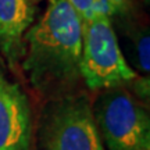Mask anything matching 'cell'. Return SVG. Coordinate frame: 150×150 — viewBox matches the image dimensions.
<instances>
[{
  "mask_svg": "<svg viewBox=\"0 0 150 150\" xmlns=\"http://www.w3.org/2000/svg\"><path fill=\"white\" fill-rule=\"evenodd\" d=\"M135 45H136L135 56L138 59V64L147 76L149 75V33L142 32L139 38L135 40Z\"/></svg>",
  "mask_w": 150,
  "mask_h": 150,
  "instance_id": "cell-7",
  "label": "cell"
},
{
  "mask_svg": "<svg viewBox=\"0 0 150 150\" xmlns=\"http://www.w3.org/2000/svg\"><path fill=\"white\" fill-rule=\"evenodd\" d=\"M32 111L25 92L0 67V150H31Z\"/></svg>",
  "mask_w": 150,
  "mask_h": 150,
  "instance_id": "cell-5",
  "label": "cell"
},
{
  "mask_svg": "<svg viewBox=\"0 0 150 150\" xmlns=\"http://www.w3.org/2000/svg\"><path fill=\"white\" fill-rule=\"evenodd\" d=\"M71 4V7L75 10V13L79 16L82 25H85L95 17L93 11V3L95 0H67Z\"/></svg>",
  "mask_w": 150,
  "mask_h": 150,
  "instance_id": "cell-8",
  "label": "cell"
},
{
  "mask_svg": "<svg viewBox=\"0 0 150 150\" xmlns=\"http://www.w3.org/2000/svg\"><path fill=\"white\" fill-rule=\"evenodd\" d=\"M93 11H95V16H103L111 20L112 17L118 14L117 8L108 1V0H95L93 3Z\"/></svg>",
  "mask_w": 150,
  "mask_h": 150,
  "instance_id": "cell-9",
  "label": "cell"
},
{
  "mask_svg": "<svg viewBox=\"0 0 150 150\" xmlns=\"http://www.w3.org/2000/svg\"><path fill=\"white\" fill-rule=\"evenodd\" d=\"M39 150H104L93 110L85 97L70 96L45 108Z\"/></svg>",
  "mask_w": 150,
  "mask_h": 150,
  "instance_id": "cell-4",
  "label": "cell"
},
{
  "mask_svg": "<svg viewBox=\"0 0 150 150\" xmlns=\"http://www.w3.org/2000/svg\"><path fill=\"white\" fill-rule=\"evenodd\" d=\"M115 8H117L118 13H122L128 8V4H129V0H108Z\"/></svg>",
  "mask_w": 150,
  "mask_h": 150,
  "instance_id": "cell-10",
  "label": "cell"
},
{
  "mask_svg": "<svg viewBox=\"0 0 150 150\" xmlns=\"http://www.w3.org/2000/svg\"><path fill=\"white\" fill-rule=\"evenodd\" d=\"M92 110L107 150H150L149 114L129 92L107 89Z\"/></svg>",
  "mask_w": 150,
  "mask_h": 150,
  "instance_id": "cell-3",
  "label": "cell"
},
{
  "mask_svg": "<svg viewBox=\"0 0 150 150\" xmlns=\"http://www.w3.org/2000/svg\"><path fill=\"white\" fill-rule=\"evenodd\" d=\"M35 0H0V52L10 67L24 53V36L35 20Z\"/></svg>",
  "mask_w": 150,
  "mask_h": 150,
  "instance_id": "cell-6",
  "label": "cell"
},
{
  "mask_svg": "<svg viewBox=\"0 0 150 150\" xmlns=\"http://www.w3.org/2000/svg\"><path fill=\"white\" fill-rule=\"evenodd\" d=\"M79 74L92 91L118 88L136 78L120 49L111 22L106 17L96 14L82 25Z\"/></svg>",
  "mask_w": 150,
  "mask_h": 150,
  "instance_id": "cell-2",
  "label": "cell"
},
{
  "mask_svg": "<svg viewBox=\"0 0 150 150\" xmlns=\"http://www.w3.org/2000/svg\"><path fill=\"white\" fill-rule=\"evenodd\" d=\"M82 21L67 0H49L24 36L22 68L42 93H63L81 78Z\"/></svg>",
  "mask_w": 150,
  "mask_h": 150,
  "instance_id": "cell-1",
  "label": "cell"
},
{
  "mask_svg": "<svg viewBox=\"0 0 150 150\" xmlns=\"http://www.w3.org/2000/svg\"><path fill=\"white\" fill-rule=\"evenodd\" d=\"M146 1H149V0H146Z\"/></svg>",
  "mask_w": 150,
  "mask_h": 150,
  "instance_id": "cell-11",
  "label": "cell"
}]
</instances>
